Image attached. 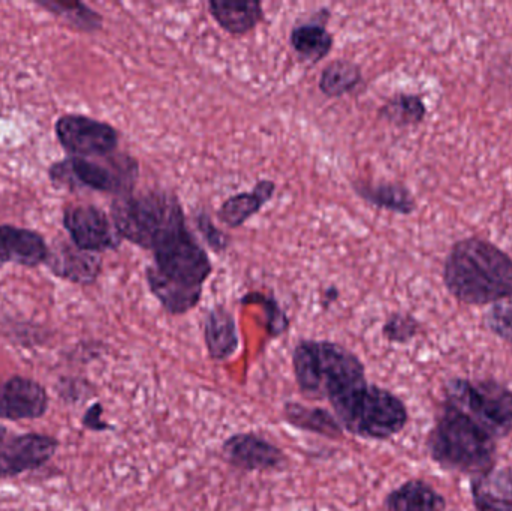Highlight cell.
Segmentation results:
<instances>
[{
  "mask_svg": "<svg viewBox=\"0 0 512 511\" xmlns=\"http://www.w3.org/2000/svg\"><path fill=\"white\" fill-rule=\"evenodd\" d=\"M147 267L150 293L170 315L188 314L200 303L204 284L212 275V261L188 228L153 249Z\"/></svg>",
  "mask_w": 512,
  "mask_h": 511,
  "instance_id": "1",
  "label": "cell"
},
{
  "mask_svg": "<svg viewBox=\"0 0 512 511\" xmlns=\"http://www.w3.org/2000/svg\"><path fill=\"white\" fill-rule=\"evenodd\" d=\"M448 291L466 305L483 306L512 297V258L480 237L454 243L445 260Z\"/></svg>",
  "mask_w": 512,
  "mask_h": 511,
  "instance_id": "2",
  "label": "cell"
},
{
  "mask_svg": "<svg viewBox=\"0 0 512 511\" xmlns=\"http://www.w3.org/2000/svg\"><path fill=\"white\" fill-rule=\"evenodd\" d=\"M295 383L304 398L331 407L367 384L366 368L352 351L330 341L304 339L292 353Z\"/></svg>",
  "mask_w": 512,
  "mask_h": 511,
  "instance_id": "3",
  "label": "cell"
},
{
  "mask_svg": "<svg viewBox=\"0 0 512 511\" xmlns=\"http://www.w3.org/2000/svg\"><path fill=\"white\" fill-rule=\"evenodd\" d=\"M496 438L450 402L442 404L427 438L433 462L447 471L481 476L496 467Z\"/></svg>",
  "mask_w": 512,
  "mask_h": 511,
  "instance_id": "4",
  "label": "cell"
},
{
  "mask_svg": "<svg viewBox=\"0 0 512 511\" xmlns=\"http://www.w3.org/2000/svg\"><path fill=\"white\" fill-rule=\"evenodd\" d=\"M111 218L122 239L147 251L188 227L179 198L162 189L120 195L111 204Z\"/></svg>",
  "mask_w": 512,
  "mask_h": 511,
  "instance_id": "5",
  "label": "cell"
},
{
  "mask_svg": "<svg viewBox=\"0 0 512 511\" xmlns=\"http://www.w3.org/2000/svg\"><path fill=\"white\" fill-rule=\"evenodd\" d=\"M331 408L343 431L367 440H388L400 434L409 420L399 396L369 383Z\"/></svg>",
  "mask_w": 512,
  "mask_h": 511,
  "instance_id": "6",
  "label": "cell"
},
{
  "mask_svg": "<svg viewBox=\"0 0 512 511\" xmlns=\"http://www.w3.org/2000/svg\"><path fill=\"white\" fill-rule=\"evenodd\" d=\"M447 402L471 416L495 438L512 431V392L493 380H456L445 389Z\"/></svg>",
  "mask_w": 512,
  "mask_h": 511,
  "instance_id": "7",
  "label": "cell"
},
{
  "mask_svg": "<svg viewBox=\"0 0 512 511\" xmlns=\"http://www.w3.org/2000/svg\"><path fill=\"white\" fill-rule=\"evenodd\" d=\"M50 177L59 186H83L108 194H131L138 177V164L131 156H119L110 165L87 158H68L50 168Z\"/></svg>",
  "mask_w": 512,
  "mask_h": 511,
  "instance_id": "8",
  "label": "cell"
},
{
  "mask_svg": "<svg viewBox=\"0 0 512 511\" xmlns=\"http://www.w3.org/2000/svg\"><path fill=\"white\" fill-rule=\"evenodd\" d=\"M56 135L63 149L75 158H105L119 144L116 128L80 114L60 117L56 123Z\"/></svg>",
  "mask_w": 512,
  "mask_h": 511,
  "instance_id": "9",
  "label": "cell"
},
{
  "mask_svg": "<svg viewBox=\"0 0 512 511\" xmlns=\"http://www.w3.org/2000/svg\"><path fill=\"white\" fill-rule=\"evenodd\" d=\"M63 224L72 243L81 251L98 252L119 248L122 237L113 222L95 206H71L66 209Z\"/></svg>",
  "mask_w": 512,
  "mask_h": 511,
  "instance_id": "10",
  "label": "cell"
},
{
  "mask_svg": "<svg viewBox=\"0 0 512 511\" xmlns=\"http://www.w3.org/2000/svg\"><path fill=\"white\" fill-rule=\"evenodd\" d=\"M59 449L50 435L23 434L0 443V479H11L47 464Z\"/></svg>",
  "mask_w": 512,
  "mask_h": 511,
  "instance_id": "11",
  "label": "cell"
},
{
  "mask_svg": "<svg viewBox=\"0 0 512 511\" xmlns=\"http://www.w3.org/2000/svg\"><path fill=\"white\" fill-rule=\"evenodd\" d=\"M222 453L228 464L246 473L279 471L288 465L282 449L256 434L231 435L222 444Z\"/></svg>",
  "mask_w": 512,
  "mask_h": 511,
  "instance_id": "12",
  "label": "cell"
},
{
  "mask_svg": "<svg viewBox=\"0 0 512 511\" xmlns=\"http://www.w3.org/2000/svg\"><path fill=\"white\" fill-rule=\"evenodd\" d=\"M48 410V395L38 381L12 377L0 381V419L33 420Z\"/></svg>",
  "mask_w": 512,
  "mask_h": 511,
  "instance_id": "13",
  "label": "cell"
},
{
  "mask_svg": "<svg viewBox=\"0 0 512 511\" xmlns=\"http://www.w3.org/2000/svg\"><path fill=\"white\" fill-rule=\"evenodd\" d=\"M48 252L45 240L35 231L0 225V257L3 263L36 267L47 261Z\"/></svg>",
  "mask_w": 512,
  "mask_h": 511,
  "instance_id": "14",
  "label": "cell"
},
{
  "mask_svg": "<svg viewBox=\"0 0 512 511\" xmlns=\"http://www.w3.org/2000/svg\"><path fill=\"white\" fill-rule=\"evenodd\" d=\"M472 503L477 511H512V470L493 468L472 477Z\"/></svg>",
  "mask_w": 512,
  "mask_h": 511,
  "instance_id": "15",
  "label": "cell"
},
{
  "mask_svg": "<svg viewBox=\"0 0 512 511\" xmlns=\"http://www.w3.org/2000/svg\"><path fill=\"white\" fill-rule=\"evenodd\" d=\"M45 263L48 264L51 272L59 278L83 285L95 282L102 269V261L98 255L81 251L75 245L62 246L57 251L48 252Z\"/></svg>",
  "mask_w": 512,
  "mask_h": 511,
  "instance_id": "16",
  "label": "cell"
},
{
  "mask_svg": "<svg viewBox=\"0 0 512 511\" xmlns=\"http://www.w3.org/2000/svg\"><path fill=\"white\" fill-rule=\"evenodd\" d=\"M204 341L209 356L216 362L230 359L239 350L236 318L225 306H215L204 320Z\"/></svg>",
  "mask_w": 512,
  "mask_h": 511,
  "instance_id": "17",
  "label": "cell"
},
{
  "mask_svg": "<svg viewBox=\"0 0 512 511\" xmlns=\"http://www.w3.org/2000/svg\"><path fill=\"white\" fill-rule=\"evenodd\" d=\"M209 11L216 23L231 35H246L264 18L261 2L256 0H210Z\"/></svg>",
  "mask_w": 512,
  "mask_h": 511,
  "instance_id": "18",
  "label": "cell"
},
{
  "mask_svg": "<svg viewBox=\"0 0 512 511\" xmlns=\"http://www.w3.org/2000/svg\"><path fill=\"white\" fill-rule=\"evenodd\" d=\"M274 192H276V183L267 179L259 180L251 192H242L224 201L221 209L218 210V218L227 227H242L273 198Z\"/></svg>",
  "mask_w": 512,
  "mask_h": 511,
  "instance_id": "19",
  "label": "cell"
},
{
  "mask_svg": "<svg viewBox=\"0 0 512 511\" xmlns=\"http://www.w3.org/2000/svg\"><path fill=\"white\" fill-rule=\"evenodd\" d=\"M447 501L429 483L408 480L391 491L384 501V511H445Z\"/></svg>",
  "mask_w": 512,
  "mask_h": 511,
  "instance_id": "20",
  "label": "cell"
},
{
  "mask_svg": "<svg viewBox=\"0 0 512 511\" xmlns=\"http://www.w3.org/2000/svg\"><path fill=\"white\" fill-rule=\"evenodd\" d=\"M283 417L295 428L304 429L331 440H339L345 432L336 416L328 413L324 408L306 407L297 402H288L283 407Z\"/></svg>",
  "mask_w": 512,
  "mask_h": 511,
  "instance_id": "21",
  "label": "cell"
},
{
  "mask_svg": "<svg viewBox=\"0 0 512 511\" xmlns=\"http://www.w3.org/2000/svg\"><path fill=\"white\" fill-rule=\"evenodd\" d=\"M355 194L367 203L378 209L409 215L415 210V200L405 186L397 183H381V185H367L364 182L352 183Z\"/></svg>",
  "mask_w": 512,
  "mask_h": 511,
  "instance_id": "22",
  "label": "cell"
},
{
  "mask_svg": "<svg viewBox=\"0 0 512 511\" xmlns=\"http://www.w3.org/2000/svg\"><path fill=\"white\" fill-rule=\"evenodd\" d=\"M289 42L304 60L318 63L330 53L334 39L322 24L306 23L298 24L291 30Z\"/></svg>",
  "mask_w": 512,
  "mask_h": 511,
  "instance_id": "23",
  "label": "cell"
},
{
  "mask_svg": "<svg viewBox=\"0 0 512 511\" xmlns=\"http://www.w3.org/2000/svg\"><path fill=\"white\" fill-rule=\"evenodd\" d=\"M363 80L360 66L349 60H333L325 66L319 78V90L327 98H340L352 92Z\"/></svg>",
  "mask_w": 512,
  "mask_h": 511,
  "instance_id": "24",
  "label": "cell"
},
{
  "mask_svg": "<svg viewBox=\"0 0 512 511\" xmlns=\"http://www.w3.org/2000/svg\"><path fill=\"white\" fill-rule=\"evenodd\" d=\"M39 6L48 9L51 14L62 18L69 26L83 32H95L102 27V17L81 2H62V0H38Z\"/></svg>",
  "mask_w": 512,
  "mask_h": 511,
  "instance_id": "25",
  "label": "cell"
},
{
  "mask_svg": "<svg viewBox=\"0 0 512 511\" xmlns=\"http://www.w3.org/2000/svg\"><path fill=\"white\" fill-rule=\"evenodd\" d=\"M379 116L396 126L418 125L426 117V105L418 95L400 93L382 105Z\"/></svg>",
  "mask_w": 512,
  "mask_h": 511,
  "instance_id": "26",
  "label": "cell"
},
{
  "mask_svg": "<svg viewBox=\"0 0 512 511\" xmlns=\"http://www.w3.org/2000/svg\"><path fill=\"white\" fill-rule=\"evenodd\" d=\"M242 303L245 305L255 303L264 309L265 317H267V332L271 338H277L289 329L288 317L273 297L265 296L262 293H249L248 296L243 297Z\"/></svg>",
  "mask_w": 512,
  "mask_h": 511,
  "instance_id": "27",
  "label": "cell"
},
{
  "mask_svg": "<svg viewBox=\"0 0 512 511\" xmlns=\"http://www.w3.org/2000/svg\"><path fill=\"white\" fill-rule=\"evenodd\" d=\"M420 332V323L409 314H391L382 327V335L387 341L408 344Z\"/></svg>",
  "mask_w": 512,
  "mask_h": 511,
  "instance_id": "28",
  "label": "cell"
},
{
  "mask_svg": "<svg viewBox=\"0 0 512 511\" xmlns=\"http://www.w3.org/2000/svg\"><path fill=\"white\" fill-rule=\"evenodd\" d=\"M487 327L512 345V306L498 305L487 314Z\"/></svg>",
  "mask_w": 512,
  "mask_h": 511,
  "instance_id": "29",
  "label": "cell"
},
{
  "mask_svg": "<svg viewBox=\"0 0 512 511\" xmlns=\"http://www.w3.org/2000/svg\"><path fill=\"white\" fill-rule=\"evenodd\" d=\"M198 230L203 234L206 242L209 243L210 248L216 252V254H221L225 249L230 246V237L224 233V231L219 230L215 224H213L212 218L206 213H201L197 218Z\"/></svg>",
  "mask_w": 512,
  "mask_h": 511,
  "instance_id": "30",
  "label": "cell"
},
{
  "mask_svg": "<svg viewBox=\"0 0 512 511\" xmlns=\"http://www.w3.org/2000/svg\"><path fill=\"white\" fill-rule=\"evenodd\" d=\"M102 413H104V410H102L101 404L92 405V407H90L89 410L86 411V414H84V428L96 432L108 431V429H111V426L108 425V423H105L104 420H102Z\"/></svg>",
  "mask_w": 512,
  "mask_h": 511,
  "instance_id": "31",
  "label": "cell"
},
{
  "mask_svg": "<svg viewBox=\"0 0 512 511\" xmlns=\"http://www.w3.org/2000/svg\"><path fill=\"white\" fill-rule=\"evenodd\" d=\"M337 297H339V291L333 287L328 288V290L325 291L324 296H322V300H324V303L328 302V305H330L331 302H336Z\"/></svg>",
  "mask_w": 512,
  "mask_h": 511,
  "instance_id": "32",
  "label": "cell"
},
{
  "mask_svg": "<svg viewBox=\"0 0 512 511\" xmlns=\"http://www.w3.org/2000/svg\"><path fill=\"white\" fill-rule=\"evenodd\" d=\"M5 440V429L0 428V443Z\"/></svg>",
  "mask_w": 512,
  "mask_h": 511,
  "instance_id": "33",
  "label": "cell"
},
{
  "mask_svg": "<svg viewBox=\"0 0 512 511\" xmlns=\"http://www.w3.org/2000/svg\"><path fill=\"white\" fill-rule=\"evenodd\" d=\"M5 266V263H3L2 257H0V267Z\"/></svg>",
  "mask_w": 512,
  "mask_h": 511,
  "instance_id": "34",
  "label": "cell"
}]
</instances>
